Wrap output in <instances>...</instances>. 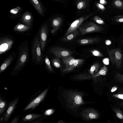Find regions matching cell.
Listing matches in <instances>:
<instances>
[{
	"mask_svg": "<svg viewBox=\"0 0 123 123\" xmlns=\"http://www.w3.org/2000/svg\"><path fill=\"white\" fill-rule=\"evenodd\" d=\"M29 48L28 42L25 40L19 46L18 48V56L16 64L11 74L15 75L22 70L29 61Z\"/></svg>",
	"mask_w": 123,
	"mask_h": 123,
	"instance_id": "obj_1",
	"label": "cell"
},
{
	"mask_svg": "<svg viewBox=\"0 0 123 123\" xmlns=\"http://www.w3.org/2000/svg\"><path fill=\"white\" fill-rule=\"evenodd\" d=\"M31 49L32 62L36 65H42L44 61V57L41 51L39 36L37 34L32 42Z\"/></svg>",
	"mask_w": 123,
	"mask_h": 123,
	"instance_id": "obj_2",
	"label": "cell"
},
{
	"mask_svg": "<svg viewBox=\"0 0 123 123\" xmlns=\"http://www.w3.org/2000/svg\"><path fill=\"white\" fill-rule=\"evenodd\" d=\"M81 93L71 91L68 93L67 100L69 107L72 109L77 108L84 103Z\"/></svg>",
	"mask_w": 123,
	"mask_h": 123,
	"instance_id": "obj_3",
	"label": "cell"
},
{
	"mask_svg": "<svg viewBox=\"0 0 123 123\" xmlns=\"http://www.w3.org/2000/svg\"><path fill=\"white\" fill-rule=\"evenodd\" d=\"M108 54L112 64L120 69L122 66L123 55L119 48L109 50L106 48Z\"/></svg>",
	"mask_w": 123,
	"mask_h": 123,
	"instance_id": "obj_4",
	"label": "cell"
},
{
	"mask_svg": "<svg viewBox=\"0 0 123 123\" xmlns=\"http://www.w3.org/2000/svg\"><path fill=\"white\" fill-rule=\"evenodd\" d=\"M78 29L81 35L92 32H100L103 30L101 26L91 21L81 24Z\"/></svg>",
	"mask_w": 123,
	"mask_h": 123,
	"instance_id": "obj_5",
	"label": "cell"
},
{
	"mask_svg": "<svg viewBox=\"0 0 123 123\" xmlns=\"http://www.w3.org/2000/svg\"><path fill=\"white\" fill-rule=\"evenodd\" d=\"M14 43V40L12 36L3 35L0 38V55L4 53L12 48Z\"/></svg>",
	"mask_w": 123,
	"mask_h": 123,
	"instance_id": "obj_6",
	"label": "cell"
},
{
	"mask_svg": "<svg viewBox=\"0 0 123 123\" xmlns=\"http://www.w3.org/2000/svg\"><path fill=\"white\" fill-rule=\"evenodd\" d=\"M49 34V29L47 24L45 23L43 25L39 30V36L42 51H44L46 44Z\"/></svg>",
	"mask_w": 123,
	"mask_h": 123,
	"instance_id": "obj_7",
	"label": "cell"
},
{
	"mask_svg": "<svg viewBox=\"0 0 123 123\" xmlns=\"http://www.w3.org/2000/svg\"><path fill=\"white\" fill-rule=\"evenodd\" d=\"M92 14V13L85 17H81L74 21L71 24L66 31L65 36L77 30L81 25L83 22L88 18Z\"/></svg>",
	"mask_w": 123,
	"mask_h": 123,
	"instance_id": "obj_8",
	"label": "cell"
},
{
	"mask_svg": "<svg viewBox=\"0 0 123 123\" xmlns=\"http://www.w3.org/2000/svg\"><path fill=\"white\" fill-rule=\"evenodd\" d=\"M49 51L56 57L59 58L71 56L73 54L69 50L60 47H52Z\"/></svg>",
	"mask_w": 123,
	"mask_h": 123,
	"instance_id": "obj_9",
	"label": "cell"
},
{
	"mask_svg": "<svg viewBox=\"0 0 123 123\" xmlns=\"http://www.w3.org/2000/svg\"><path fill=\"white\" fill-rule=\"evenodd\" d=\"M48 91L47 88L44 90L38 96L32 101L23 110V111L31 109L32 110L37 106L44 99Z\"/></svg>",
	"mask_w": 123,
	"mask_h": 123,
	"instance_id": "obj_10",
	"label": "cell"
},
{
	"mask_svg": "<svg viewBox=\"0 0 123 123\" xmlns=\"http://www.w3.org/2000/svg\"><path fill=\"white\" fill-rule=\"evenodd\" d=\"M18 99V98H17L11 101L9 104L2 117L3 119V121L5 123H6L8 121L13 112Z\"/></svg>",
	"mask_w": 123,
	"mask_h": 123,
	"instance_id": "obj_11",
	"label": "cell"
},
{
	"mask_svg": "<svg viewBox=\"0 0 123 123\" xmlns=\"http://www.w3.org/2000/svg\"><path fill=\"white\" fill-rule=\"evenodd\" d=\"M17 53L15 52L11 53L3 61L0 68V73L5 70L16 58Z\"/></svg>",
	"mask_w": 123,
	"mask_h": 123,
	"instance_id": "obj_12",
	"label": "cell"
},
{
	"mask_svg": "<svg viewBox=\"0 0 123 123\" xmlns=\"http://www.w3.org/2000/svg\"><path fill=\"white\" fill-rule=\"evenodd\" d=\"M81 114L82 116L87 120L96 119L99 116L98 112L92 109H86L82 112Z\"/></svg>",
	"mask_w": 123,
	"mask_h": 123,
	"instance_id": "obj_13",
	"label": "cell"
},
{
	"mask_svg": "<svg viewBox=\"0 0 123 123\" xmlns=\"http://www.w3.org/2000/svg\"><path fill=\"white\" fill-rule=\"evenodd\" d=\"M62 18L60 17H56L52 19L51 24L53 28L50 31L51 34H54L57 31L62 24Z\"/></svg>",
	"mask_w": 123,
	"mask_h": 123,
	"instance_id": "obj_14",
	"label": "cell"
},
{
	"mask_svg": "<svg viewBox=\"0 0 123 123\" xmlns=\"http://www.w3.org/2000/svg\"><path fill=\"white\" fill-rule=\"evenodd\" d=\"M62 61L65 65V68L63 71L64 72L67 70L74 63L75 59L72 56H69L62 58Z\"/></svg>",
	"mask_w": 123,
	"mask_h": 123,
	"instance_id": "obj_15",
	"label": "cell"
},
{
	"mask_svg": "<svg viewBox=\"0 0 123 123\" xmlns=\"http://www.w3.org/2000/svg\"><path fill=\"white\" fill-rule=\"evenodd\" d=\"M100 41L99 38L95 37L79 39L77 41V42L80 45H85L97 43Z\"/></svg>",
	"mask_w": 123,
	"mask_h": 123,
	"instance_id": "obj_16",
	"label": "cell"
},
{
	"mask_svg": "<svg viewBox=\"0 0 123 123\" xmlns=\"http://www.w3.org/2000/svg\"><path fill=\"white\" fill-rule=\"evenodd\" d=\"M31 29L29 26L19 23L14 27L13 31L17 33H23L29 31Z\"/></svg>",
	"mask_w": 123,
	"mask_h": 123,
	"instance_id": "obj_17",
	"label": "cell"
},
{
	"mask_svg": "<svg viewBox=\"0 0 123 123\" xmlns=\"http://www.w3.org/2000/svg\"><path fill=\"white\" fill-rule=\"evenodd\" d=\"M21 20L25 25L31 26L33 18L30 14L27 12L25 13L22 16Z\"/></svg>",
	"mask_w": 123,
	"mask_h": 123,
	"instance_id": "obj_18",
	"label": "cell"
},
{
	"mask_svg": "<svg viewBox=\"0 0 123 123\" xmlns=\"http://www.w3.org/2000/svg\"><path fill=\"white\" fill-rule=\"evenodd\" d=\"M79 35V33L77 30L65 36L62 39V41L64 42H69L74 39Z\"/></svg>",
	"mask_w": 123,
	"mask_h": 123,
	"instance_id": "obj_19",
	"label": "cell"
},
{
	"mask_svg": "<svg viewBox=\"0 0 123 123\" xmlns=\"http://www.w3.org/2000/svg\"><path fill=\"white\" fill-rule=\"evenodd\" d=\"M30 0L39 13L42 16H43L44 14V11L40 3L38 0Z\"/></svg>",
	"mask_w": 123,
	"mask_h": 123,
	"instance_id": "obj_20",
	"label": "cell"
},
{
	"mask_svg": "<svg viewBox=\"0 0 123 123\" xmlns=\"http://www.w3.org/2000/svg\"><path fill=\"white\" fill-rule=\"evenodd\" d=\"M42 114H31L25 116L22 119L23 122L30 121L38 119L42 116Z\"/></svg>",
	"mask_w": 123,
	"mask_h": 123,
	"instance_id": "obj_21",
	"label": "cell"
},
{
	"mask_svg": "<svg viewBox=\"0 0 123 123\" xmlns=\"http://www.w3.org/2000/svg\"><path fill=\"white\" fill-rule=\"evenodd\" d=\"M84 60L82 59H76L72 66L69 69L66 70L64 72H70L77 67L82 64L84 62Z\"/></svg>",
	"mask_w": 123,
	"mask_h": 123,
	"instance_id": "obj_22",
	"label": "cell"
},
{
	"mask_svg": "<svg viewBox=\"0 0 123 123\" xmlns=\"http://www.w3.org/2000/svg\"><path fill=\"white\" fill-rule=\"evenodd\" d=\"M108 71L107 67L104 64L99 72L96 74L91 75V76L92 77L95 78L101 75H105L106 74Z\"/></svg>",
	"mask_w": 123,
	"mask_h": 123,
	"instance_id": "obj_23",
	"label": "cell"
},
{
	"mask_svg": "<svg viewBox=\"0 0 123 123\" xmlns=\"http://www.w3.org/2000/svg\"><path fill=\"white\" fill-rule=\"evenodd\" d=\"M112 5L116 8L123 10V1L122 0H114L112 2Z\"/></svg>",
	"mask_w": 123,
	"mask_h": 123,
	"instance_id": "obj_24",
	"label": "cell"
},
{
	"mask_svg": "<svg viewBox=\"0 0 123 123\" xmlns=\"http://www.w3.org/2000/svg\"><path fill=\"white\" fill-rule=\"evenodd\" d=\"M112 110L117 117L123 121V112L119 108L116 107L113 108Z\"/></svg>",
	"mask_w": 123,
	"mask_h": 123,
	"instance_id": "obj_25",
	"label": "cell"
},
{
	"mask_svg": "<svg viewBox=\"0 0 123 123\" xmlns=\"http://www.w3.org/2000/svg\"><path fill=\"white\" fill-rule=\"evenodd\" d=\"M99 68V64L97 63L94 64L91 67L89 72L90 74L93 75L94 74V73L95 71V74L98 73Z\"/></svg>",
	"mask_w": 123,
	"mask_h": 123,
	"instance_id": "obj_26",
	"label": "cell"
},
{
	"mask_svg": "<svg viewBox=\"0 0 123 123\" xmlns=\"http://www.w3.org/2000/svg\"><path fill=\"white\" fill-rule=\"evenodd\" d=\"M44 62L47 70L49 72H53L54 70L51 65L50 61L48 56H46L44 59Z\"/></svg>",
	"mask_w": 123,
	"mask_h": 123,
	"instance_id": "obj_27",
	"label": "cell"
},
{
	"mask_svg": "<svg viewBox=\"0 0 123 123\" xmlns=\"http://www.w3.org/2000/svg\"><path fill=\"white\" fill-rule=\"evenodd\" d=\"M51 62L52 65L56 68H59L61 67V63L59 57H56L53 58Z\"/></svg>",
	"mask_w": 123,
	"mask_h": 123,
	"instance_id": "obj_28",
	"label": "cell"
},
{
	"mask_svg": "<svg viewBox=\"0 0 123 123\" xmlns=\"http://www.w3.org/2000/svg\"><path fill=\"white\" fill-rule=\"evenodd\" d=\"M6 102L0 98V115H1L5 110L6 106Z\"/></svg>",
	"mask_w": 123,
	"mask_h": 123,
	"instance_id": "obj_29",
	"label": "cell"
},
{
	"mask_svg": "<svg viewBox=\"0 0 123 123\" xmlns=\"http://www.w3.org/2000/svg\"><path fill=\"white\" fill-rule=\"evenodd\" d=\"M92 77L88 74L84 73L78 75L75 77L76 79L82 80L90 79Z\"/></svg>",
	"mask_w": 123,
	"mask_h": 123,
	"instance_id": "obj_30",
	"label": "cell"
},
{
	"mask_svg": "<svg viewBox=\"0 0 123 123\" xmlns=\"http://www.w3.org/2000/svg\"><path fill=\"white\" fill-rule=\"evenodd\" d=\"M114 78L116 82L123 83V74H122L118 72L116 73Z\"/></svg>",
	"mask_w": 123,
	"mask_h": 123,
	"instance_id": "obj_31",
	"label": "cell"
},
{
	"mask_svg": "<svg viewBox=\"0 0 123 123\" xmlns=\"http://www.w3.org/2000/svg\"><path fill=\"white\" fill-rule=\"evenodd\" d=\"M92 54L95 56L103 57V55L99 51L96 49H93L91 51Z\"/></svg>",
	"mask_w": 123,
	"mask_h": 123,
	"instance_id": "obj_32",
	"label": "cell"
},
{
	"mask_svg": "<svg viewBox=\"0 0 123 123\" xmlns=\"http://www.w3.org/2000/svg\"><path fill=\"white\" fill-rule=\"evenodd\" d=\"M93 20L97 23L101 25H104L105 23L104 20L100 17L95 16L93 18Z\"/></svg>",
	"mask_w": 123,
	"mask_h": 123,
	"instance_id": "obj_33",
	"label": "cell"
},
{
	"mask_svg": "<svg viewBox=\"0 0 123 123\" xmlns=\"http://www.w3.org/2000/svg\"><path fill=\"white\" fill-rule=\"evenodd\" d=\"M86 3L85 1L81 0L78 3L77 5V7L78 9H80L84 8L86 6Z\"/></svg>",
	"mask_w": 123,
	"mask_h": 123,
	"instance_id": "obj_34",
	"label": "cell"
},
{
	"mask_svg": "<svg viewBox=\"0 0 123 123\" xmlns=\"http://www.w3.org/2000/svg\"><path fill=\"white\" fill-rule=\"evenodd\" d=\"M113 20L117 23L123 22V15L116 16L114 17Z\"/></svg>",
	"mask_w": 123,
	"mask_h": 123,
	"instance_id": "obj_35",
	"label": "cell"
},
{
	"mask_svg": "<svg viewBox=\"0 0 123 123\" xmlns=\"http://www.w3.org/2000/svg\"><path fill=\"white\" fill-rule=\"evenodd\" d=\"M96 6L98 8L102 11H104L105 9V8L103 5L100 3H97Z\"/></svg>",
	"mask_w": 123,
	"mask_h": 123,
	"instance_id": "obj_36",
	"label": "cell"
},
{
	"mask_svg": "<svg viewBox=\"0 0 123 123\" xmlns=\"http://www.w3.org/2000/svg\"><path fill=\"white\" fill-rule=\"evenodd\" d=\"M54 111V110L52 109L47 110L45 112L44 114L46 115H50L52 114Z\"/></svg>",
	"mask_w": 123,
	"mask_h": 123,
	"instance_id": "obj_37",
	"label": "cell"
},
{
	"mask_svg": "<svg viewBox=\"0 0 123 123\" xmlns=\"http://www.w3.org/2000/svg\"><path fill=\"white\" fill-rule=\"evenodd\" d=\"M112 96L114 98L123 100V94H113Z\"/></svg>",
	"mask_w": 123,
	"mask_h": 123,
	"instance_id": "obj_38",
	"label": "cell"
},
{
	"mask_svg": "<svg viewBox=\"0 0 123 123\" xmlns=\"http://www.w3.org/2000/svg\"><path fill=\"white\" fill-rule=\"evenodd\" d=\"M19 9L17 8H14L11 9L10 11V12L12 13L16 14L17 13Z\"/></svg>",
	"mask_w": 123,
	"mask_h": 123,
	"instance_id": "obj_39",
	"label": "cell"
},
{
	"mask_svg": "<svg viewBox=\"0 0 123 123\" xmlns=\"http://www.w3.org/2000/svg\"><path fill=\"white\" fill-rule=\"evenodd\" d=\"M102 61L105 64L108 65L109 64V59L108 58H104Z\"/></svg>",
	"mask_w": 123,
	"mask_h": 123,
	"instance_id": "obj_40",
	"label": "cell"
},
{
	"mask_svg": "<svg viewBox=\"0 0 123 123\" xmlns=\"http://www.w3.org/2000/svg\"><path fill=\"white\" fill-rule=\"evenodd\" d=\"M19 117L18 116L15 117L11 122V123H17L18 121Z\"/></svg>",
	"mask_w": 123,
	"mask_h": 123,
	"instance_id": "obj_41",
	"label": "cell"
},
{
	"mask_svg": "<svg viewBox=\"0 0 123 123\" xmlns=\"http://www.w3.org/2000/svg\"><path fill=\"white\" fill-rule=\"evenodd\" d=\"M99 2L100 3L103 5H106L107 4V1L105 0H100Z\"/></svg>",
	"mask_w": 123,
	"mask_h": 123,
	"instance_id": "obj_42",
	"label": "cell"
},
{
	"mask_svg": "<svg viewBox=\"0 0 123 123\" xmlns=\"http://www.w3.org/2000/svg\"><path fill=\"white\" fill-rule=\"evenodd\" d=\"M117 88L118 87L117 86H114L112 88L111 90V92H113L115 91L117 89Z\"/></svg>",
	"mask_w": 123,
	"mask_h": 123,
	"instance_id": "obj_43",
	"label": "cell"
},
{
	"mask_svg": "<svg viewBox=\"0 0 123 123\" xmlns=\"http://www.w3.org/2000/svg\"><path fill=\"white\" fill-rule=\"evenodd\" d=\"M105 43L107 45H109L111 43V41L108 40H107L105 41Z\"/></svg>",
	"mask_w": 123,
	"mask_h": 123,
	"instance_id": "obj_44",
	"label": "cell"
},
{
	"mask_svg": "<svg viewBox=\"0 0 123 123\" xmlns=\"http://www.w3.org/2000/svg\"><path fill=\"white\" fill-rule=\"evenodd\" d=\"M119 106L123 108V101L119 104Z\"/></svg>",
	"mask_w": 123,
	"mask_h": 123,
	"instance_id": "obj_45",
	"label": "cell"
},
{
	"mask_svg": "<svg viewBox=\"0 0 123 123\" xmlns=\"http://www.w3.org/2000/svg\"><path fill=\"white\" fill-rule=\"evenodd\" d=\"M64 123V122H63V121H59L58 122V123Z\"/></svg>",
	"mask_w": 123,
	"mask_h": 123,
	"instance_id": "obj_46",
	"label": "cell"
},
{
	"mask_svg": "<svg viewBox=\"0 0 123 123\" xmlns=\"http://www.w3.org/2000/svg\"></svg>",
	"mask_w": 123,
	"mask_h": 123,
	"instance_id": "obj_47",
	"label": "cell"
}]
</instances>
